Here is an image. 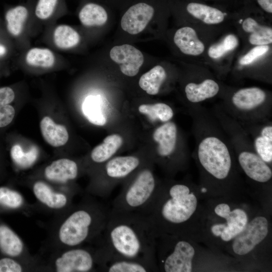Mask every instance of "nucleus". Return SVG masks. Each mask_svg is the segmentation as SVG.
<instances>
[{
    "label": "nucleus",
    "instance_id": "f257e3e1",
    "mask_svg": "<svg viewBox=\"0 0 272 272\" xmlns=\"http://www.w3.org/2000/svg\"><path fill=\"white\" fill-rule=\"evenodd\" d=\"M94 244L114 255L157 266L156 232L147 216L109 211L104 229Z\"/></svg>",
    "mask_w": 272,
    "mask_h": 272
},
{
    "label": "nucleus",
    "instance_id": "f03ea898",
    "mask_svg": "<svg viewBox=\"0 0 272 272\" xmlns=\"http://www.w3.org/2000/svg\"><path fill=\"white\" fill-rule=\"evenodd\" d=\"M109 211L87 194L77 204L54 216L42 248H61L92 244L101 236Z\"/></svg>",
    "mask_w": 272,
    "mask_h": 272
},
{
    "label": "nucleus",
    "instance_id": "7ed1b4c3",
    "mask_svg": "<svg viewBox=\"0 0 272 272\" xmlns=\"http://www.w3.org/2000/svg\"><path fill=\"white\" fill-rule=\"evenodd\" d=\"M195 195L183 183H174L161 188L150 218L156 234H177L181 225L192 216L197 207Z\"/></svg>",
    "mask_w": 272,
    "mask_h": 272
},
{
    "label": "nucleus",
    "instance_id": "20e7f679",
    "mask_svg": "<svg viewBox=\"0 0 272 272\" xmlns=\"http://www.w3.org/2000/svg\"><path fill=\"white\" fill-rule=\"evenodd\" d=\"M160 189L152 170L143 168L127 182L115 198L111 210L148 216Z\"/></svg>",
    "mask_w": 272,
    "mask_h": 272
},
{
    "label": "nucleus",
    "instance_id": "39448f33",
    "mask_svg": "<svg viewBox=\"0 0 272 272\" xmlns=\"http://www.w3.org/2000/svg\"><path fill=\"white\" fill-rule=\"evenodd\" d=\"M38 254L40 271H99L93 244L61 248L41 247Z\"/></svg>",
    "mask_w": 272,
    "mask_h": 272
},
{
    "label": "nucleus",
    "instance_id": "423d86ee",
    "mask_svg": "<svg viewBox=\"0 0 272 272\" xmlns=\"http://www.w3.org/2000/svg\"><path fill=\"white\" fill-rule=\"evenodd\" d=\"M224 111L240 123L270 119L271 102L263 89L252 87L238 89L221 104Z\"/></svg>",
    "mask_w": 272,
    "mask_h": 272
},
{
    "label": "nucleus",
    "instance_id": "0eeeda50",
    "mask_svg": "<svg viewBox=\"0 0 272 272\" xmlns=\"http://www.w3.org/2000/svg\"><path fill=\"white\" fill-rule=\"evenodd\" d=\"M141 165V160L133 156H119L110 159L103 167L106 179L86 190V193L93 196L107 197L112 192L117 181L124 179L136 171Z\"/></svg>",
    "mask_w": 272,
    "mask_h": 272
},
{
    "label": "nucleus",
    "instance_id": "6e6552de",
    "mask_svg": "<svg viewBox=\"0 0 272 272\" xmlns=\"http://www.w3.org/2000/svg\"><path fill=\"white\" fill-rule=\"evenodd\" d=\"M36 199L38 211L44 210L54 216L64 212L73 205V198L78 193L56 187L42 179H37L30 184Z\"/></svg>",
    "mask_w": 272,
    "mask_h": 272
},
{
    "label": "nucleus",
    "instance_id": "1a4fd4ad",
    "mask_svg": "<svg viewBox=\"0 0 272 272\" xmlns=\"http://www.w3.org/2000/svg\"><path fill=\"white\" fill-rule=\"evenodd\" d=\"M159 252L161 269L166 272H190L195 251L192 246L184 240L166 239Z\"/></svg>",
    "mask_w": 272,
    "mask_h": 272
},
{
    "label": "nucleus",
    "instance_id": "9d476101",
    "mask_svg": "<svg viewBox=\"0 0 272 272\" xmlns=\"http://www.w3.org/2000/svg\"><path fill=\"white\" fill-rule=\"evenodd\" d=\"M99 271L149 272L156 271L157 266L143 261L114 255L99 245L94 244Z\"/></svg>",
    "mask_w": 272,
    "mask_h": 272
},
{
    "label": "nucleus",
    "instance_id": "9b49d317",
    "mask_svg": "<svg viewBox=\"0 0 272 272\" xmlns=\"http://www.w3.org/2000/svg\"><path fill=\"white\" fill-rule=\"evenodd\" d=\"M215 213L225 219L226 224L218 223L211 227L212 233L216 236H220L224 241L234 239L245 227L248 222L245 212L241 209L230 210L228 205L222 203L215 208Z\"/></svg>",
    "mask_w": 272,
    "mask_h": 272
},
{
    "label": "nucleus",
    "instance_id": "f8f14e48",
    "mask_svg": "<svg viewBox=\"0 0 272 272\" xmlns=\"http://www.w3.org/2000/svg\"><path fill=\"white\" fill-rule=\"evenodd\" d=\"M80 168L77 163L70 159L60 158L46 166L43 170V180L60 188L79 192L70 184L79 176Z\"/></svg>",
    "mask_w": 272,
    "mask_h": 272
},
{
    "label": "nucleus",
    "instance_id": "ddd939ff",
    "mask_svg": "<svg viewBox=\"0 0 272 272\" xmlns=\"http://www.w3.org/2000/svg\"><path fill=\"white\" fill-rule=\"evenodd\" d=\"M268 221L263 216H258L247 223L243 229L234 238L232 249L239 255L251 252L262 242L268 233Z\"/></svg>",
    "mask_w": 272,
    "mask_h": 272
},
{
    "label": "nucleus",
    "instance_id": "4468645a",
    "mask_svg": "<svg viewBox=\"0 0 272 272\" xmlns=\"http://www.w3.org/2000/svg\"><path fill=\"white\" fill-rule=\"evenodd\" d=\"M249 136L254 150L266 163L272 161V122L270 119L253 123H239Z\"/></svg>",
    "mask_w": 272,
    "mask_h": 272
},
{
    "label": "nucleus",
    "instance_id": "2eb2a0df",
    "mask_svg": "<svg viewBox=\"0 0 272 272\" xmlns=\"http://www.w3.org/2000/svg\"><path fill=\"white\" fill-rule=\"evenodd\" d=\"M0 250L7 256L37 264L39 271L40 259L38 254H32L23 239L9 226L4 224H0Z\"/></svg>",
    "mask_w": 272,
    "mask_h": 272
},
{
    "label": "nucleus",
    "instance_id": "dca6fc26",
    "mask_svg": "<svg viewBox=\"0 0 272 272\" xmlns=\"http://www.w3.org/2000/svg\"><path fill=\"white\" fill-rule=\"evenodd\" d=\"M155 8L148 1H140L131 5L123 15L120 25L125 32L137 34L146 27L152 19Z\"/></svg>",
    "mask_w": 272,
    "mask_h": 272
},
{
    "label": "nucleus",
    "instance_id": "f3484780",
    "mask_svg": "<svg viewBox=\"0 0 272 272\" xmlns=\"http://www.w3.org/2000/svg\"><path fill=\"white\" fill-rule=\"evenodd\" d=\"M110 57L119 65L121 72L128 77L138 74L144 60L142 52L129 44L114 46L110 51Z\"/></svg>",
    "mask_w": 272,
    "mask_h": 272
},
{
    "label": "nucleus",
    "instance_id": "a211bd4d",
    "mask_svg": "<svg viewBox=\"0 0 272 272\" xmlns=\"http://www.w3.org/2000/svg\"><path fill=\"white\" fill-rule=\"evenodd\" d=\"M153 139L157 143V154L162 159H169L177 149L178 131L176 124L173 121L164 122L155 129Z\"/></svg>",
    "mask_w": 272,
    "mask_h": 272
},
{
    "label": "nucleus",
    "instance_id": "6ab92c4d",
    "mask_svg": "<svg viewBox=\"0 0 272 272\" xmlns=\"http://www.w3.org/2000/svg\"><path fill=\"white\" fill-rule=\"evenodd\" d=\"M220 90L218 83L211 78L199 82H188L184 87L185 97L190 106L201 105L203 101L216 96Z\"/></svg>",
    "mask_w": 272,
    "mask_h": 272
},
{
    "label": "nucleus",
    "instance_id": "aec40b11",
    "mask_svg": "<svg viewBox=\"0 0 272 272\" xmlns=\"http://www.w3.org/2000/svg\"><path fill=\"white\" fill-rule=\"evenodd\" d=\"M0 208L17 211L28 217L38 211L36 204L30 203L22 193L5 186L0 187Z\"/></svg>",
    "mask_w": 272,
    "mask_h": 272
},
{
    "label": "nucleus",
    "instance_id": "412c9836",
    "mask_svg": "<svg viewBox=\"0 0 272 272\" xmlns=\"http://www.w3.org/2000/svg\"><path fill=\"white\" fill-rule=\"evenodd\" d=\"M174 42L184 54L197 56L205 51V45L198 37L195 30L189 26L178 29L174 36Z\"/></svg>",
    "mask_w": 272,
    "mask_h": 272
},
{
    "label": "nucleus",
    "instance_id": "4be33fe9",
    "mask_svg": "<svg viewBox=\"0 0 272 272\" xmlns=\"http://www.w3.org/2000/svg\"><path fill=\"white\" fill-rule=\"evenodd\" d=\"M40 128L44 140L52 147L63 146L69 140V135L66 127L56 123L49 116H45L41 119Z\"/></svg>",
    "mask_w": 272,
    "mask_h": 272
},
{
    "label": "nucleus",
    "instance_id": "5701e85b",
    "mask_svg": "<svg viewBox=\"0 0 272 272\" xmlns=\"http://www.w3.org/2000/svg\"><path fill=\"white\" fill-rule=\"evenodd\" d=\"M123 139L118 134L107 136L103 142L95 147L90 154L91 161L95 164L107 162L117 151L122 145Z\"/></svg>",
    "mask_w": 272,
    "mask_h": 272
},
{
    "label": "nucleus",
    "instance_id": "b1692460",
    "mask_svg": "<svg viewBox=\"0 0 272 272\" xmlns=\"http://www.w3.org/2000/svg\"><path fill=\"white\" fill-rule=\"evenodd\" d=\"M243 30L249 33L248 41L253 45H265L272 42L271 27L261 25L254 19L248 17L242 24Z\"/></svg>",
    "mask_w": 272,
    "mask_h": 272
},
{
    "label": "nucleus",
    "instance_id": "393cba45",
    "mask_svg": "<svg viewBox=\"0 0 272 272\" xmlns=\"http://www.w3.org/2000/svg\"><path fill=\"white\" fill-rule=\"evenodd\" d=\"M192 17L208 25H216L223 22L225 14L219 9L198 3H189L186 7Z\"/></svg>",
    "mask_w": 272,
    "mask_h": 272
},
{
    "label": "nucleus",
    "instance_id": "a878e982",
    "mask_svg": "<svg viewBox=\"0 0 272 272\" xmlns=\"http://www.w3.org/2000/svg\"><path fill=\"white\" fill-rule=\"evenodd\" d=\"M81 23L86 26H101L108 19L107 10L102 5L92 2L84 4L79 12Z\"/></svg>",
    "mask_w": 272,
    "mask_h": 272
},
{
    "label": "nucleus",
    "instance_id": "bb28decb",
    "mask_svg": "<svg viewBox=\"0 0 272 272\" xmlns=\"http://www.w3.org/2000/svg\"><path fill=\"white\" fill-rule=\"evenodd\" d=\"M167 74L161 65H156L140 78L139 84L140 88L151 95L158 94L161 86L165 82Z\"/></svg>",
    "mask_w": 272,
    "mask_h": 272
},
{
    "label": "nucleus",
    "instance_id": "cd10ccee",
    "mask_svg": "<svg viewBox=\"0 0 272 272\" xmlns=\"http://www.w3.org/2000/svg\"><path fill=\"white\" fill-rule=\"evenodd\" d=\"M29 14L28 8L23 5L16 6L7 11L5 15L7 27L12 35L18 36L21 34Z\"/></svg>",
    "mask_w": 272,
    "mask_h": 272
},
{
    "label": "nucleus",
    "instance_id": "c85d7f7f",
    "mask_svg": "<svg viewBox=\"0 0 272 272\" xmlns=\"http://www.w3.org/2000/svg\"><path fill=\"white\" fill-rule=\"evenodd\" d=\"M82 111L85 117L91 123L103 126L106 123V118L101 109V99L99 95L87 96L83 104Z\"/></svg>",
    "mask_w": 272,
    "mask_h": 272
},
{
    "label": "nucleus",
    "instance_id": "c756f323",
    "mask_svg": "<svg viewBox=\"0 0 272 272\" xmlns=\"http://www.w3.org/2000/svg\"><path fill=\"white\" fill-rule=\"evenodd\" d=\"M55 45L61 49H67L77 45L80 41L79 33L72 27L66 25L57 26L53 32Z\"/></svg>",
    "mask_w": 272,
    "mask_h": 272
},
{
    "label": "nucleus",
    "instance_id": "7c9ffc66",
    "mask_svg": "<svg viewBox=\"0 0 272 272\" xmlns=\"http://www.w3.org/2000/svg\"><path fill=\"white\" fill-rule=\"evenodd\" d=\"M25 60L29 65L48 69L54 65L55 59L51 50L45 48L35 47L30 49L27 52Z\"/></svg>",
    "mask_w": 272,
    "mask_h": 272
},
{
    "label": "nucleus",
    "instance_id": "2f4dec72",
    "mask_svg": "<svg viewBox=\"0 0 272 272\" xmlns=\"http://www.w3.org/2000/svg\"><path fill=\"white\" fill-rule=\"evenodd\" d=\"M140 113L146 115L152 121L166 122L174 115L172 108L168 104L159 102L154 104H142L139 107Z\"/></svg>",
    "mask_w": 272,
    "mask_h": 272
},
{
    "label": "nucleus",
    "instance_id": "473e14b6",
    "mask_svg": "<svg viewBox=\"0 0 272 272\" xmlns=\"http://www.w3.org/2000/svg\"><path fill=\"white\" fill-rule=\"evenodd\" d=\"M11 156L15 164L19 169L25 170L35 164L38 158L39 153L35 147L24 152L20 145H15L11 150Z\"/></svg>",
    "mask_w": 272,
    "mask_h": 272
},
{
    "label": "nucleus",
    "instance_id": "72a5a7b5",
    "mask_svg": "<svg viewBox=\"0 0 272 272\" xmlns=\"http://www.w3.org/2000/svg\"><path fill=\"white\" fill-rule=\"evenodd\" d=\"M26 271H39L38 265L7 256L0 259V272Z\"/></svg>",
    "mask_w": 272,
    "mask_h": 272
},
{
    "label": "nucleus",
    "instance_id": "f704fd0d",
    "mask_svg": "<svg viewBox=\"0 0 272 272\" xmlns=\"http://www.w3.org/2000/svg\"><path fill=\"white\" fill-rule=\"evenodd\" d=\"M238 44L236 36L229 34L219 43L211 46L208 51V55L213 59H218L234 49Z\"/></svg>",
    "mask_w": 272,
    "mask_h": 272
},
{
    "label": "nucleus",
    "instance_id": "c9c22d12",
    "mask_svg": "<svg viewBox=\"0 0 272 272\" xmlns=\"http://www.w3.org/2000/svg\"><path fill=\"white\" fill-rule=\"evenodd\" d=\"M60 0H37L34 8L36 17L41 20L49 19L59 8Z\"/></svg>",
    "mask_w": 272,
    "mask_h": 272
},
{
    "label": "nucleus",
    "instance_id": "e433bc0d",
    "mask_svg": "<svg viewBox=\"0 0 272 272\" xmlns=\"http://www.w3.org/2000/svg\"><path fill=\"white\" fill-rule=\"evenodd\" d=\"M269 49L268 45L256 46L240 59L239 63L243 65L250 64L258 57L266 53Z\"/></svg>",
    "mask_w": 272,
    "mask_h": 272
},
{
    "label": "nucleus",
    "instance_id": "4c0bfd02",
    "mask_svg": "<svg viewBox=\"0 0 272 272\" xmlns=\"http://www.w3.org/2000/svg\"><path fill=\"white\" fill-rule=\"evenodd\" d=\"M15 114L14 108L9 104L0 106V127L9 125L13 120Z\"/></svg>",
    "mask_w": 272,
    "mask_h": 272
},
{
    "label": "nucleus",
    "instance_id": "58836bf2",
    "mask_svg": "<svg viewBox=\"0 0 272 272\" xmlns=\"http://www.w3.org/2000/svg\"><path fill=\"white\" fill-rule=\"evenodd\" d=\"M15 98L14 91L10 87L0 88V106L11 103Z\"/></svg>",
    "mask_w": 272,
    "mask_h": 272
},
{
    "label": "nucleus",
    "instance_id": "ea45409f",
    "mask_svg": "<svg viewBox=\"0 0 272 272\" xmlns=\"http://www.w3.org/2000/svg\"><path fill=\"white\" fill-rule=\"evenodd\" d=\"M259 6L264 11L268 13H272V0H257Z\"/></svg>",
    "mask_w": 272,
    "mask_h": 272
},
{
    "label": "nucleus",
    "instance_id": "a19ab883",
    "mask_svg": "<svg viewBox=\"0 0 272 272\" xmlns=\"http://www.w3.org/2000/svg\"><path fill=\"white\" fill-rule=\"evenodd\" d=\"M6 52V48L4 45L0 44V56L4 55Z\"/></svg>",
    "mask_w": 272,
    "mask_h": 272
}]
</instances>
